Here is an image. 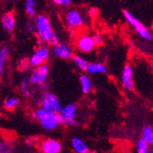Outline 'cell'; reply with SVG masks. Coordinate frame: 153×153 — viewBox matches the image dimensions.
I'll return each instance as SVG.
<instances>
[{
	"label": "cell",
	"instance_id": "4",
	"mask_svg": "<svg viewBox=\"0 0 153 153\" xmlns=\"http://www.w3.org/2000/svg\"><path fill=\"white\" fill-rule=\"evenodd\" d=\"M49 72H50V68L49 65L46 63L35 67V69L32 71V73L29 77V82L32 85H39V86L44 85L48 79Z\"/></svg>",
	"mask_w": 153,
	"mask_h": 153
},
{
	"label": "cell",
	"instance_id": "28",
	"mask_svg": "<svg viewBox=\"0 0 153 153\" xmlns=\"http://www.w3.org/2000/svg\"><path fill=\"white\" fill-rule=\"evenodd\" d=\"M66 126H69V127H77L78 126V122L76 119H73V120H70V121H68L67 122V125Z\"/></svg>",
	"mask_w": 153,
	"mask_h": 153
},
{
	"label": "cell",
	"instance_id": "17",
	"mask_svg": "<svg viewBox=\"0 0 153 153\" xmlns=\"http://www.w3.org/2000/svg\"><path fill=\"white\" fill-rule=\"evenodd\" d=\"M72 61L74 62V65L81 71H87V67H88V62L87 61L82 58L80 55H74V57L72 59Z\"/></svg>",
	"mask_w": 153,
	"mask_h": 153
},
{
	"label": "cell",
	"instance_id": "6",
	"mask_svg": "<svg viewBox=\"0 0 153 153\" xmlns=\"http://www.w3.org/2000/svg\"><path fill=\"white\" fill-rule=\"evenodd\" d=\"M62 150V143L54 138H45L39 143V151L43 153H60Z\"/></svg>",
	"mask_w": 153,
	"mask_h": 153
},
{
	"label": "cell",
	"instance_id": "24",
	"mask_svg": "<svg viewBox=\"0 0 153 153\" xmlns=\"http://www.w3.org/2000/svg\"><path fill=\"white\" fill-rule=\"evenodd\" d=\"M25 10H26V13L30 17H33V16L36 15V10H35V6L34 5H31L30 3L26 2V4H25Z\"/></svg>",
	"mask_w": 153,
	"mask_h": 153
},
{
	"label": "cell",
	"instance_id": "14",
	"mask_svg": "<svg viewBox=\"0 0 153 153\" xmlns=\"http://www.w3.org/2000/svg\"><path fill=\"white\" fill-rule=\"evenodd\" d=\"M79 82L81 85V90L82 94H87L93 89V82L91 78L86 74H81L79 77Z\"/></svg>",
	"mask_w": 153,
	"mask_h": 153
},
{
	"label": "cell",
	"instance_id": "5",
	"mask_svg": "<svg viewBox=\"0 0 153 153\" xmlns=\"http://www.w3.org/2000/svg\"><path fill=\"white\" fill-rule=\"evenodd\" d=\"M49 56H50V49L47 46L40 45L31 54V56L29 60V64L34 68L39 66L47 62Z\"/></svg>",
	"mask_w": 153,
	"mask_h": 153
},
{
	"label": "cell",
	"instance_id": "30",
	"mask_svg": "<svg viewBox=\"0 0 153 153\" xmlns=\"http://www.w3.org/2000/svg\"><path fill=\"white\" fill-rule=\"evenodd\" d=\"M150 68H151V70H152V72H153V60H152L151 62H150Z\"/></svg>",
	"mask_w": 153,
	"mask_h": 153
},
{
	"label": "cell",
	"instance_id": "15",
	"mask_svg": "<svg viewBox=\"0 0 153 153\" xmlns=\"http://www.w3.org/2000/svg\"><path fill=\"white\" fill-rule=\"evenodd\" d=\"M90 74H105L107 72V68L104 63L100 62H91L88 64L87 71Z\"/></svg>",
	"mask_w": 153,
	"mask_h": 153
},
{
	"label": "cell",
	"instance_id": "12",
	"mask_svg": "<svg viewBox=\"0 0 153 153\" xmlns=\"http://www.w3.org/2000/svg\"><path fill=\"white\" fill-rule=\"evenodd\" d=\"M60 115L63 118H65L66 125H67L68 121L76 118V115H77V106H76V105L74 104V103H70V104L62 106L61 112H60Z\"/></svg>",
	"mask_w": 153,
	"mask_h": 153
},
{
	"label": "cell",
	"instance_id": "13",
	"mask_svg": "<svg viewBox=\"0 0 153 153\" xmlns=\"http://www.w3.org/2000/svg\"><path fill=\"white\" fill-rule=\"evenodd\" d=\"M71 146L76 153H88L90 151L88 145L80 137H74L71 141Z\"/></svg>",
	"mask_w": 153,
	"mask_h": 153
},
{
	"label": "cell",
	"instance_id": "16",
	"mask_svg": "<svg viewBox=\"0 0 153 153\" xmlns=\"http://www.w3.org/2000/svg\"><path fill=\"white\" fill-rule=\"evenodd\" d=\"M134 27H135V30H136L137 34L140 38H142V39H146L148 41H149V40H151L153 39V34L151 33V31L143 24L140 23Z\"/></svg>",
	"mask_w": 153,
	"mask_h": 153
},
{
	"label": "cell",
	"instance_id": "29",
	"mask_svg": "<svg viewBox=\"0 0 153 153\" xmlns=\"http://www.w3.org/2000/svg\"><path fill=\"white\" fill-rule=\"evenodd\" d=\"M25 1H26L27 3H30V4H31V5H34V6H36V2H35V0H25Z\"/></svg>",
	"mask_w": 153,
	"mask_h": 153
},
{
	"label": "cell",
	"instance_id": "23",
	"mask_svg": "<svg viewBox=\"0 0 153 153\" xmlns=\"http://www.w3.org/2000/svg\"><path fill=\"white\" fill-rule=\"evenodd\" d=\"M29 83L27 81H22L19 85V88H20V92L23 95L25 96H30V91L29 88Z\"/></svg>",
	"mask_w": 153,
	"mask_h": 153
},
{
	"label": "cell",
	"instance_id": "7",
	"mask_svg": "<svg viewBox=\"0 0 153 153\" xmlns=\"http://www.w3.org/2000/svg\"><path fill=\"white\" fill-rule=\"evenodd\" d=\"M65 22L71 29H78L83 25V19L78 10L71 9L65 14Z\"/></svg>",
	"mask_w": 153,
	"mask_h": 153
},
{
	"label": "cell",
	"instance_id": "11",
	"mask_svg": "<svg viewBox=\"0 0 153 153\" xmlns=\"http://www.w3.org/2000/svg\"><path fill=\"white\" fill-rule=\"evenodd\" d=\"M1 24L7 32H12L16 27V18L12 12L5 13L1 18Z\"/></svg>",
	"mask_w": 153,
	"mask_h": 153
},
{
	"label": "cell",
	"instance_id": "20",
	"mask_svg": "<svg viewBox=\"0 0 153 153\" xmlns=\"http://www.w3.org/2000/svg\"><path fill=\"white\" fill-rule=\"evenodd\" d=\"M149 149L150 145L146 141L145 138L141 137L136 144V151L137 153H148L149 152Z\"/></svg>",
	"mask_w": 153,
	"mask_h": 153
},
{
	"label": "cell",
	"instance_id": "3",
	"mask_svg": "<svg viewBox=\"0 0 153 153\" xmlns=\"http://www.w3.org/2000/svg\"><path fill=\"white\" fill-rule=\"evenodd\" d=\"M39 105L46 110L51 111L54 113H60L62 108L61 101L56 94L51 92H44L39 100Z\"/></svg>",
	"mask_w": 153,
	"mask_h": 153
},
{
	"label": "cell",
	"instance_id": "8",
	"mask_svg": "<svg viewBox=\"0 0 153 153\" xmlns=\"http://www.w3.org/2000/svg\"><path fill=\"white\" fill-rule=\"evenodd\" d=\"M77 49L83 53H90L95 47L93 36L85 34L80 36L76 40Z\"/></svg>",
	"mask_w": 153,
	"mask_h": 153
},
{
	"label": "cell",
	"instance_id": "10",
	"mask_svg": "<svg viewBox=\"0 0 153 153\" xmlns=\"http://www.w3.org/2000/svg\"><path fill=\"white\" fill-rule=\"evenodd\" d=\"M121 83L126 90H132L134 88L133 68L130 64L125 65L121 73Z\"/></svg>",
	"mask_w": 153,
	"mask_h": 153
},
{
	"label": "cell",
	"instance_id": "18",
	"mask_svg": "<svg viewBox=\"0 0 153 153\" xmlns=\"http://www.w3.org/2000/svg\"><path fill=\"white\" fill-rule=\"evenodd\" d=\"M141 137L145 138L146 141L151 146H153V127L152 126H145L141 131Z\"/></svg>",
	"mask_w": 153,
	"mask_h": 153
},
{
	"label": "cell",
	"instance_id": "2",
	"mask_svg": "<svg viewBox=\"0 0 153 153\" xmlns=\"http://www.w3.org/2000/svg\"><path fill=\"white\" fill-rule=\"evenodd\" d=\"M35 26L39 43H47L54 32L51 27L50 19L45 15H39L35 19Z\"/></svg>",
	"mask_w": 153,
	"mask_h": 153
},
{
	"label": "cell",
	"instance_id": "1",
	"mask_svg": "<svg viewBox=\"0 0 153 153\" xmlns=\"http://www.w3.org/2000/svg\"><path fill=\"white\" fill-rule=\"evenodd\" d=\"M32 117L40 124V127L47 131L56 129L61 125L60 113H54L42 107L34 110Z\"/></svg>",
	"mask_w": 153,
	"mask_h": 153
},
{
	"label": "cell",
	"instance_id": "19",
	"mask_svg": "<svg viewBox=\"0 0 153 153\" xmlns=\"http://www.w3.org/2000/svg\"><path fill=\"white\" fill-rule=\"evenodd\" d=\"M19 99L15 96L8 97V98L4 100L3 103V106L7 110H14L19 106Z\"/></svg>",
	"mask_w": 153,
	"mask_h": 153
},
{
	"label": "cell",
	"instance_id": "27",
	"mask_svg": "<svg viewBox=\"0 0 153 153\" xmlns=\"http://www.w3.org/2000/svg\"><path fill=\"white\" fill-rule=\"evenodd\" d=\"M53 2L58 5V6H62V7H69L71 5V0H53Z\"/></svg>",
	"mask_w": 153,
	"mask_h": 153
},
{
	"label": "cell",
	"instance_id": "31",
	"mask_svg": "<svg viewBox=\"0 0 153 153\" xmlns=\"http://www.w3.org/2000/svg\"><path fill=\"white\" fill-rule=\"evenodd\" d=\"M149 152H150V153H153V146H151V148H150V149H149Z\"/></svg>",
	"mask_w": 153,
	"mask_h": 153
},
{
	"label": "cell",
	"instance_id": "22",
	"mask_svg": "<svg viewBox=\"0 0 153 153\" xmlns=\"http://www.w3.org/2000/svg\"><path fill=\"white\" fill-rule=\"evenodd\" d=\"M8 57V49L7 46H3L0 49V74H4V64Z\"/></svg>",
	"mask_w": 153,
	"mask_h": 153
},
{
	"label": "cell",
	"instance_id": "25",
	"mask_svg": "<svg viewBox=\"0 0 153 153\" xmlns=\"http://www.w3.org/2000/svg\"><path fill=\"white\" fill-rule=\"evenodd\" d=\"M60 42V39H59V36L56 32H53L52 36L51 37V39H49V41L47 42L48 45L50 46H55V45H57L58 43Z\"/></svg>",
	"mask_w": 153,
	"mask_h": 153
},
{
	"label": "cell",
	"instance_id": "21",
	"mask_svg": "<svg viewBox=\"0 0 153 153\" xmlns=\"http://www.w3.org/2000/svg\"><path fill=\"white\" fill-rule=\"evenodd\" d=\"M123 16H124L125 19H126V21L132 27H136L137 25H138L140 23V21L138 20V19L136 18L130 11H128L127 9L123 10Z\"/></svg>",
	"mask_w": 153,
	"mask_h": 153
},
{
	"label": "cell",
	"instance_id": "9",
	"mask_svg": "<svg viewBox=\"0 0 153 153\" xmlns=\"http://www.w3.org/2000/svg\"><path fill=\"white\" fill-rule=\"evenodd\" d=\"M52 54L62 60H72L74 57V52L71 47L67 45L66 43L59 42L57 45L52 47Z\"/></svg>",
	"mask_w": 153,
	"mask_h": 153
},
{
	"label": "cell",
	"instance_id": "26",
	"mask_svg": "<svg viewBox=\"0 0 153 153\" xmlns=\"http://www.w3.org/2000/svg\"><path fill=\"white\" fill-rule=\"evenodd\" d=\"M94 38V44L95 46H101L104 42V37L101 34L96 33L93 36Z\"/></svg>",
	"mask_w": 153,
	"mask_h": 153
}]
</instances>
